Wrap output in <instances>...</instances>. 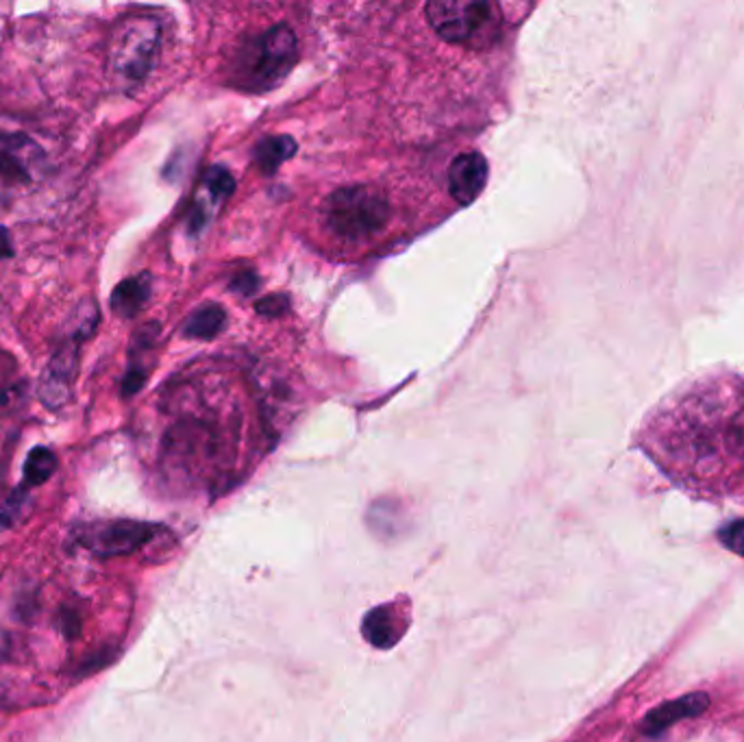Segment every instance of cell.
Segmentation results:
<instances>
[{"mask_svg":"<svg viewBox=\"0 0 744 742\" xmlns=\"http://www.w3.org/2000/svg\"><path fill=\"white\" fill-rule=\"evenodd\" d=\"M642 443L681 488L730 495L744 484V381L701 377L667 396L649 416Z\"/></svg>","mask_w":744,"mask_h":742,"instance_id":"6da1fadb","label":"cell"},{"mask_svg":"<svg viewBox=\"0 0 744 742\" xmlns=\"http://www.w3.org/2000/svg\"><path fill=\"white\" fill-rule=\"evenodd\" d=\"M297 60V35L286 24H275L240 44L233 55V83L253 92L270 89L286 78Z\"/></svg>","mask_w":744,"mask_h":742,"instance_id":"7a4b0ae2","label":"cell"},{"mask_svg":"<svg viewBox=\"0 0 744 742\" xmlns=\"http://www.w3.org/2000/svg\"><path fill=\"white\" fill-rule=\"evenodd\" d=\"M425 13L443 40L472 49L492 46L503 24L501 7L483 0H432Z\"/></svg>","mask_w":744,"mask_h":742,"instance_id":"3957f363","label":"cell"},{"mask_svg":"<svg viewBox=\"0 0 744 742\" xmlns=\"http://www.w3.org/2000/svg\"><path fill=\"white\" fill-rule=\"evenodd\" d=\"M96 327H98V307L92 298H85L73 311L68 331L64 333L62 342L55 347L46 369L42 372L38 394L44 407L62 410L71 401L76 371H78L81 344L94 333Z\"/></svg>","mask_w":744,"mask_h":742,"instance_id":"277c9868","label":"cell"},{"mask_svg":"<svg viewBox=\"0 0 744 742\" xmlns=\"http://www.w3.org/2000/svg\"><path fill=\"white\" fill-rule=\"evenodd\" d=\"M159 49L161 22L152 15H129L114 31L109 71L123 87H140L157 64Z\"/></svg>","mask_w":744,"mask_h":742,"instance_id":"5b68a950","label":"cell"},{"mask_svg":"<svg viewBox=\"0 0 744 742\" xmlns=\"http://www.w3.org/2000/svg\"><path fill=\"white\" fill-rule=\"evenodd\" d=\"M390 219L385 197L371 186H351L333 192L325 203V223L347 242H364L376 235Z\"/></svg>","mask_w":744,"mask_h":742,"instance_id":"8992f818","label":"cell"},{"mask_svg":"<svg viewBox=\"0 0 744 742\" xmlns=\"http://www.w3.org/2000/svg\"><path fill=\"white\" fill-rule=\"evenodd\" d=\"M157 527L149 522H136V520H109V522H96L87 524L78 531V540L103 558L114 555H127L145 547L155 538Z\"/></svg>","mask_w":744,"mask_h":742,"instance_id":"52a82bcc","label":"cell"},{"mask_svg":"<svg viewBox=\"0 0 744 742\" xmlns=\"http://www.w3.org/2000/svg\"><path fill=\"white\" fill-rule=\"evenodd\" d=\"M46 163L44 149L24 134L0 131V181L7 186H29Z\"/></svg>","mask_w":744,"mask_h":742,"instance_id":"ba28073f","label":"cell"},{"mask_svg":"<svg viewBox=\"0 0 744 742\" xmlns=\"http://www.w3.org/2000/svg\"><path fill=\"white\" fill-rule=\"evenodd\" d=\"M488 161L479 152H461L448 166V192L461 203L470 205L488 183Z\"/></svg>","mask_w":744,"mask_h":742,"instance_id":"9c48e42d","label":"cell"},{"mask_svg":"<svg viewBox=\"0 0 744 742\" xmlns=\"http://www.w3.org/2000/svg\"><path fill=\"white\" fill-rule=\"evenodd\" d=\"M403 632H405V621H403V614L394 605H381L366 614L364 636L379 649L394 647L401 640Z\"/></svg>","mask_w":744,"mask_h":742,"instance_id":"30bf717a","label":"cell"},{"mask_svg":"<svg viewBox=\"0 0 744 742\" xmlns=\"http://www.w3.org/2000/svg\"><path fill=\"white\" fill-rule=\"evenodd\" d=\"M708 695L703 692H697V695H688L679 701H670V703H665L662 708L653 710L647 719H645V732L647 734H660L665 732L667 728H670L672 723L681 721V719H690V717H697L701 714L705 708H708Z\"/></svg>","mask_w":744,"mask_h":742,"instance_id":"8fae6325","label":"cell"},{"mask_svg":"<svg viewBox=\"0 0 744 742\" xmlns=\"http://www.w3.org/2000/svg\"><path fill=\"white\" fill-rule=\"evenodd\" d=\"M150 290H152V279L149 273L129 277L114 288L109 297V307L120 318H134L149 303Z\"/></svg>","mask_w":744,"mask_h":742,"instance_id":"7c38bea8","label":"cell"},{"mask_svg":"<svg viewBox=\"0 0 744 742\" xmlns=\"http://www.w3.org/2000/svg\"><path fill=\"white\" fill-rule=\"evenodd\" d=\"M226 325V314L221 305H203L199 307L183 325V336L194 340H212Z\"/></svg>","mask_w":744,"mask_h":742,"instance_id":"4fadbf2b","label":"cell"},{"mask_svg":"<svg viewBox=\"0 0 744 742\" xmlns=\"http://www.w3.org/2000/svg\"><path fill=\"white\" fill-rule=\"evenodd\" d=\"M57 466H60V459L49 446H35L24 462V484L26 486L46 484L55 475Z\"/></svg>","mask_w":744,"mask_h":742,"instance_id":"5bb4252c","label":"cell"},{"mask_svg":"<svg viewBox=\"0 0 744 742\" xmlns=\"http://www.w3.org/2000/svg\"><path fill=\"white\" fill-rule=\"evenodd\" d=\"M297 152V142L293 138L286 136H277V138H266L257 145L255 149V161L259 163V168L264 172H273L277 170L286 159H290Z\"/></svg>","mask_w":744,"mask_h":742,"instance_id":"9a60e30c","label":"cell"},{"mask_svg":"<svg viewBox=\"0 0 744 742\" xmlns=\"http://www.w3.org/2000/svg\"><path fill=\"white\" fill-rule=\"evenodd\" d=\"M203 188L212 197V201H216V205H219L221 201H224L233 192L235 183H233L228 170H224L223 166H214V168L208 170Z\"/></svg>","mask_w":744,"mask_h":742,"instance_id":"2e32d148","label":"cell"},{"mask_svg":"<svg viewBox=\"0 0 744 742\" xmlns=\"http://www.w3.org/2000/svg\"><path fill=\"white\" fill-rule=\"evenodd\" d=\"M721 542L736 555L744 558V520H734L719 531Z\"/></svg>","mask_w":744,"mask_h":742,"instance_id":"e0dca14e","label":"cell"},{"mask_svg":"<svg viewBox=\"0 0 744 742\" xmlns=\"http://www.w3.org/2000/svg\"><path fill=\"white\" fill-rule=\"evenodd\" d=\"M235 290H240L242 295H251L255 288H257V279H255V275L253 273H240L235 279H233V284H231Z\"/></svg>","mask_w":744,"mask_h":742,"instance_id":"ac0fdd59","label":"cell"},{"mask_svg":"<svg viewBox=\"0 0 744 742\" xmlns=\"http://www.w3.org/2000/svg\"><path fill=\"white\" fill-rule=\"evenodd\" d=\"M13 255H15V248H13L11 233H9L7 226H0V262L11 259Z\"/></svg>","mask_w":744,"mask_h":742,"instance_id":"d6986e66","label":"cell"},{"mask_svg":"<svg viewBox=\"0 0 744 742\" xmlns=\"http://www.w3.org/2000/svg\"><path fill=\"white\" fill-rule=\"evenodd\" d=\"M286 305H288V300L277 295V297L266 298V300L257 303V309L259 311H268V314H281L286 309Z\"/></svg>","mask_w":744,"mask_h":742,"instance_id":"ffe728a7","label":"cell"}]
</instances>
